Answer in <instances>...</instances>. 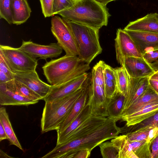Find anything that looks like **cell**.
I'll list each match as a JSON object with an SVG mask.
<instances>
[{"label": "cell", "instance_id": "6da1fadb", "mask_svg": "<svg viewBox=\"0 0 158 158\" xmlns=\"http://www.w3.org/2000/svg\"><path fill=\"white\" fill-rule=\"evenodd\" d=\"M107 117L97 129L78 139L56 145L42 158H73L81 149L87 148L91 151L102 143L115 138L121 133V128L117 126L116 121Z\"/></svg>", "mask_w": 158, "mask_h": 158}, {"label": "cell", "instance_id": "7a4b0ae2", "mask_svg": "<svg viewBox=\"0 0 158 158\" xmlns=\"http://www.w3.org/2000/svg\"><path fill=\"white\" fill-rule=\"evenodd\" d=\"M90 68L89 64L82 61L78 56L66 55L46 62L42 67L44 76L52 86L77 78Z\"/></svg>", "mask_w": 158, "mask_h": 158}, {"label": "cell", "instance_id": "3957f363", "mask_svg": "<svg viewBox=\"0 0 158 158\" xmlns=\"http://www.w3.org/2000/svg\"><path fill=\"white\" fill-rule=\"evenodd\" d=\"M58 15L64 19L99 29L106 26L110 16L106 6L94 0H79L76 1L70 8Z\"/></svg>", "mask_w": 158, "mask_h": 158}, {"label": "cell", "instance_id": "277c9868", "mask_svg": "<svg viewBox=\"0 0 158 158\" xmlns=\"http://www.w3.org/2000/svg\"><path fill=\"white\" fill-rule=\"evenodd\" d=\"M71 94L51 102H46L41 120L42 133L56 130L70 112L88 83Z\"/></svg>", "mask_w": 158, "mask_h": 158}, {"label": "cell", "instance_id": "5b68a950", "mask_svg": "<svg viewBox=\"0 0 158 158\" xmlns=\"http://www.w3.org/2000/svg\"><path fill=\"white\" fill-rule=\"evenodd\" d=\"M65 20L75 38L78 51V56L82 61L89 64L102 51L99 40V29Z\"/></svg>", "mask_w": 158, "mask_h": 158}, {"label": "cell", "instance_id": "8992f818", "mask_svg": "<svg viewBox=\"0 0 158 158\" xmlns=\"http://www.w3.org/2000/svg\"><path fill=\"white\" fill-rule=\"evenodd\" d=\"M0 54L14 74L35 70L38 60L19 48L0 45Z\"/></svg>", "mask_w": 158, "mask_h": 158}, {"label": "cell", "instance_id": "52a82bcc", "mask_svg": "<svg viewBox=\"0 0 158 158\" xmlns=\"http://www.w3.org/2000/svg\"><path fill=\"white\" fill-rule=\"evenodd\" d=\"M51 32L67 56H78L75 38L66 21L57 16L52 18Z\"/></svg>", "mask_w": 158, "mask_h": 158}, {"label": "cell", "instance_id": "ba28073f", "mask_svg": "<svg viewBox=\"0 0 158 158\" xmlns=\"http://www.w3.org/2000/svg\"><path fill=\"white\" fill-rule=\"evenodd\" d=\"M114 40L116 60L121 66L127 57H143L134 42L123 30L118 29Z\"/></svg>", "mask_w": 158, "mask_h": 158}, {"label": "cell", "instance_id": "9c48e42d", "mask_svg": "<svg viewBox=\"0 0 158 158\" xmlns=\"http://www.w3.org/2000/svg\"><path fill=\"white\" fill-rule=\"evenodd\" d=\"M19 48L34 58H39L45 60L59 56L63 50L57 43L43 45L35 43L31 40H23Z\"/></svg>", "mask_w": 158, "mask_h": 158}, {"label": "cell", "instance_id": "30bf717a", "mask_svg": "<svg viewBox=\"0 0 158 158\" xmlns=\"http://www.w3.org/2000/svg\"><path fill=\"white\" fill-rule=\"evenodd\" d=\"M89 80L85 73L72 80L56 85H51L49 91L44 100L46 102L56 100L75 91L86 84Z\"/></svg>", "mask_w": 158, "mask_h": 158}, {"label": "cell", "instance_id": "8fae6325", "mask_svg": "<svg viewBox=\"0 0 158 158\" xmlns=\"http://www.w3.org/2000/svg\"><path fill=\"white\" fill-rule=\"evenodd\" d=\"M110 99L106 97L102 87L91 82L88 103L90 107L92 114L108 117L107 108Z\"/></svg>", "mask_w": 158, "mask_h": 158}, {"label": "cell", "instance_id": "7c38bea8", "mask_svg": "<svg viewBox=\"0 0 158 158\" xmlns=\"http://www.w3.org/2000/svg\"><path fill=\"white\" fill-rule=\"evenodd\" d=\"M122 66L131 77L149 78L155 73L143 57H127L124 59Z\"/></svg>", "mask_w": 158, "mask_h": 158}, {"label": "cell", "instance_id": "4fadbf2b", "mask_svg": "<svg viewBox=\"0 0 158 158\" xmlns=\"http://www.w3.org/2000/svg\"><path fill=\"white\" fill-rule=\"evenodd\" d=\"M15 79L23 83L43 99L48 94L51 85L42 81L35 70L14 74Z\"/></svg>", "mask_w": 158, "mask_h": 158}, {"label": "cell", "instance_id": "5bb4252c", "mask_svg": "<svg viewBox=\"0 0 158 158\" xmlns=\"http://www.w3.org/2000/svg\"><path fill=\"white\" fill-rule=\"evenodd\" d=\"M123 30L133 40L143 55L158 50V33Z\"/></svg>", "mask_w": 158, "mask_h": 158}, {"label": "cell", "instance_id": "9a60e30c", "mask_svg": "<svg viewBox=\"0 0 158 158\" xmlns=\"http://www.w3.org/2000/svg\"><path fill=\"white\" fill-rule=\"evenodd\" d=\"M149 77L135 78L129 77L127 92L123 111L127 108L145 92L149 86Z\"/></svg>", "mask_w": 158, "mask_h": 158}, {"label": "cell", "instance_id": "2e32d148", "mask_svg": "<svg viewBox=\"0 0 158 158\" xmlns=\"http://www.w3.org/2000/svg\"><path fill=\"white\" fill-rule=\"evenodd\" d=\"M123 30L158 33V13L148 14L130 22Z\"/></svg>", "mask_w": 158, "mask_h": 158}, {"label": "cell", "instance_id": "e0dca14e", "mask_svg": "<svg viewBox=\"0 0 158 158\" xmlns=\"http://www.w3.org/2000/svg\"><path fill=\"white\" fill-rule=\"evenodd\" d=\"M107 118V117L97 116L92 114L62 144L78 139L94 131L105 123Z\"/></svg>", "mask_w": 158, "mask_h": 158}, {"label": "cell", "instance_id": "ac0fdd59", "mask_svg": "<svg viewBox=\"0 0 158 158\" xmlns=\"http://www.w3.org/2000/svg\"><path fill=\"white\" fill-rule=\"evenodd\" d=\"M90 83L91 81L89 80L83 93L75 103L68 116L56 130L57 135L61 133L70 124L87 103Z\"/></svg>", "mask_w": 158, "mask_h": 158}, {"label": "cell", "instance_id": "d6986e66", "mask_svg": "<svg viewBox=\"0 0 158 158\" xmlns=\"http://www.w3.org/2000/svg\"><path fill=\"white\" fill-rule=\"evenodd\" d=\"M158 110V101L153 102L145 105L136 111L122 118L125 121V126L129 127L138 123L151 116Z\"/></svg>", "mask_w": 158, "mask_h": 158}, {"label": "cell", "instance_id": "ffe728a7", "mask_svg": "<svg viewBox=\"0 0 158 158\" xmlns=\"http://www.w3.org/2000/svg\"><path fill=\"white\" fill-rule=\"evenodd\" d=\"M11 9L12 23L16 25L25 23L31 12L27 0H11Z\"/></svg>", "mask_w": 158, "mask_h": 158}, {"label": "cell", "instance_id": "44dd1931", "mask_svg": "<svg viewBox=\"0 0 158 158\" xmlns=\"http://www.w3.org/2000/svg\"><path fill=\"white\" fill-rule=\"evenodd\" d=\"M92 114L90 106L86 104L79 114L61 133L57 135L56 145L63 143L68 137Z\"/></svg>", "mask_w": 158, "mask_h": 158}, {"label": "cell", "instance_id": "7402d4cb", "mask_svg": "<svg viewBox=\"0 0 158 158\" xmlns=\"http://www.w3.org/2000/svg\"><path fill=\"white\" fill-rule=\"evenodd\" d=\"M39 101L32 100L8 90L0 85V104L1 105H24L34 104Z\"/></svg>", "mask_w": 158, "mask_h": 158}, {"label": "cell", "instance_id": "603a6c76", "mask_svg": "<svg viewBox=\"0 0 158 158\" xmlns=\"http://www.w3.org/2000/svg\"><path fill=\"white\" fill-rule=\"evenodd\" d=\"M0 85L9 91L29 99L35 101L43 99L40 96L26 85L15 79L4 83H1Z\"/></svg>", "mask_w": 158, "mask_h": 158}, {"label": "cell", "instance_id": "cb8c5ba5", "mask_svg": "<svg viewBox=\"0 0 158 158\" xmlns=\"http://www.w3.org/2000/svg\"><path fill=\"white\" fill-rule=\"evenodd\" d=\"M156 101H158V94L151 88L149 85L148 88L143 95L127 108L123 111L121 119L134 113L143 106Z\"/></svg>", "mask_w": 158, "mask_h": 158}, {"label": "cell", "instance_id": "d4e9b609", "mask_svg": "<svg viewBox=\"0 0 158 158\" xmlns=\"http://www.w3.org/2000/svg\"><path fill=\"white\" fill-rule=\"evenodd\" d=\"M125 97L116 92L110 99L107 108L108 117L117 122L120 120Z\"/></svg>", "mask_w": 158, "mask_h": 158}, {"label": "cell", "instance_id": "484cf974", "mask_svg": "<svg viewBox=\"0 0 158 158\" xmlns=\"http://www.w3.org/2000/svg\"><path fill=\"white\" fill-rule=\"evenodd\" d=\"M111 141L118 151V158H138L133 152L126 135L118 136L112 139Z\"/></svg>", "mask_w": 158, "mask_h": 158}, {"label": "cell", "instance_id": "4316f807", "mask_svg": "<svg viewBox=\"0 0 158 158\" xmlns=\"http://www.w3.org/2000/svg\"><path fill=\"white\" fill-rule=\"evenodd\" d=\"M156 127H158V110L151 116L138 123L128 127L125 126L121 128V133L126 132V134L134 131L150 130Z\"/></svg>", "mask_w": 158, "mask_h": 158}, {"label": "cell", "instance_id": "83f0119b", "mask_svg": "<svg viewBox=\"0 0 158 158\" xmlns=\"http://www.w3.org/2000/svg\"><path fill=\"white\" fill-rule=\"evenodd\" d=\"M0 122L2 125L10 145H14L20 149H23L14 132L10 121L8 114L4 107L0 108Z\"/></svg>", "mask_w": 158, "mask_h": 158}, {"label": "cell", "instance_id": "f1b7e54d", "mask_svg": "<svg viewBox=\"0 0 158 158\" xmlns=\"http://www.w3.org/2000/svg\"><path fill=\"white\" fill-rule=\"evenodd\" d=\"M116 77V91L125 97L127 92L129 77L123 66L114 68Z\"/></svg>", "mask_w": 158, "mask_h": 158}, {"label": "cell", "instance_id": "f546056e", "mask_svg": "<svg viewBox=\"0 0 158 158\" xmlns=\"http://www.w3.org/2000/svg\"><path fill=\"white\" fill-rule=\"evenodd\" d=\"M106 63L102 60L99 61L93 67L92 70L91 79V83L99 85L104 90V69Z\"/></svg>", "mask_w": 158, "mask_h": 158}, {"label": "cell", "instance_id": "4dcf8cb0", "mask_svg": "<svg viewBox=\"0 0 158 158\" xmlns=\"http://www.w3.org/2000/svg\"><path fill=\"white\" fill-rule=\"evenodd\" d=\"M132 150L138 158H151L150 142L130 141Z\"/></svg>", "mask_w": 158, "mask_h": 158}, {"label": "cell", "instance_id": "1f68e13d", "mask_svg": "<svg viewBox=\"0 0 158 158\" xmlns=\"http://www.w3.org/2000/svg\"><path fill=\"white\" fill-rule=\"evenodd\" d=\"M99 146L103 158H118V151L111 141L103 142Z\"/></svg>", "mask_w": 158, "mask_h": 158}, {"label": "cell", "instance_id": "d6a6232c", "mask_svg": "<svg viewBox=\"0 0 158 158\" xmlns=\"http://www.w3.org/2000/svg\"><path fill=\"white\" fill-rule=\"evenodd\" d=\"M11 2V0H0V18L10 24L12 23Z\"/></svg>", "mask_w": 158, "mask_h": 158}, {"label": "cell", "instance_id": "836d02e7", "mask_svg": "<svg viewBox=\"0 0 158 158\" xmlns=\"http://www.w3.org/2000/svg\"><path fill=\"white\" fill-rule=\"evenodd\" d=\"M75 2L73 0H54L52 15L58 14L60 12L70 8Z\"/></svg>", "mask_w": 158, "mask_h": 158}, {"label": "cell", "instance_id": "e575fe53", "mask_svg": "<svg viewBox=\"0 0 158 158\" xmlns=\"http://www.w3.org/2000/svg\"><path fill=\"white\" fill-rule=\"evenodd\" d=\"M150 131H134L127 133L125 135L129 141L147 142Z\"/></svg>", "mask_w": 158, "mask_h": 158}, {"label": "cell", "instance_id": "d590c367", "mask_svg": "<svg viewBox=\"0 0 158 158\" xmlns=\"http://www.w3.org/2000/svg\"><path fill=\"white\" fill-rule=\"evenodd\" d=\"M116 91V82L105 77L104 92L106 97L110 99Z\"/></svg>", "mask_w": 158, "mask_h": 158}, {"label": "cell", "instance_id": "8d00e7d4", "mask_svg": "<svg viewBox=\"0 0 158 158\" xmlns=\"http://www.w3.org/2000/svg\"><path fill=\"white\" fill-rule=\"evenodd\" d=\"M42 13L45 18L52 15V10L54 0H40Z\"/></svg>", "mask_w": 158, "mask_h": 158}, {"label": "cell", "instance_id": "74e56055", "mask_svg": "<svg viewBox=\"0 0 158 158\" xmlns=\"http://www.w3.org/2000/svg\"><path fill=\"white\" fill-rule=\"evenodd\" d=\"M0 72L5 74L11 80L15 79L14 75L10 70L2 56L0 54Z\"/></svg>", "mask_w": 158, "mask_h": 158}, {"label": "cell", "instance_id": "f35d334b", "mask_svg": "<svg viewBox=\"0 0 158 158\" xmlns=\"http://www.w3.org/2000/svg\"><path fill=\"white\" fill-rule=\"evenodd\" d=\"M151 158H158V134L150 141Z\"/></svg>", "mask_w": 158, "mask_h": 158}, {"label": "cell", "instance_id": "ab89813d", "mask_svg": "<svg viewBox=\"0 0 158 158\" xmlns=\"http://www.w3.org/2000/svg\"><path fill=\"white\" fill-rule=\"evenodd\" d=\"M105 77L113 81L116 83V77L115 71L114 68H113L110 65L105 64L104 69Z\"/></svg>", "mask_w": 158, "mask_h": 158}, {"label": "cell", "instance_id": "60d3db41", "mask_svg": "<svg viewBox=\"0 0 158 158\" xmlns=\"http://www.w3.org/2000/svg\"><path fill=\"white\" fill-rule=\"evenodd\" d=\"M143 58L149 64L155 61L158 59V50L144 54Z\"/></svg>", "mask_w": 158, "mask_h": 158}, {"label": "cell", "instance_id": "b9f144b4", "mask_svg": "<svg viewBox=\"0 0 158 158\" xmlns=\"http://www.w3.org/2000/svg\"><path fill=\"white\" fill-rule=\"evenodd\" d=\"M91 152L87 148L81 149L76 152L73 158H88L90 156Z\"/></svg>", "mask_w": 158, "mask_h": 158}, {"label": "cell", "instance_id": "7bdbcfd3", "mask_svg": "<svg viewBox=\"0 0 158 158\" xmlns=\"http://www.w3.org/2000/svg\"><path fill=\"white\" fill-rule=\"evenodd\" d=\"M149 85L151 88L158 94V81L149 78Z\"/></svg>", "mask_w": 158, "mask_h": 158}, {"label": "cell", "instance_id": "ee69618b", "mask_svg": "<svg viewBox=\"0 0 158 158\" xmlns=\"http://www.w3.org/2000/svg\"><path fill=\"white\" fill-rule=\"evenodd\" d=\"M158 134V127L154 128L149 131L147 142H150L151 140Z\"/></svg>", "mask_w": 158, "mask_h": 158}, {"label": "cell", "instance_id": "f6af8a7d", "mask_svg": "<svg viewBox=\"0 0 158 158\" xmlns=\"http://www.w3.org/2000/svg\"><path fill=\"white\" fill-rule=\"evenodd\" d=\"M8 137L6 134L4 127L0 122V141L5 139H8Z\"/></svg>", "mask_w": 158, "mask_h": 158}, {"label": "cell", "instance_id": "bcb514c9", "mask_svg": "<svg viewBox=\"0 0 158 158\" xmlns=\"http://www.w3.org/2000/svg\"><path fill=\"white\" fill-rule=\"evenodd\" d=\"M98 4L103 6H106L109 2L115 0H94Z\"/></svg>", "mask_w": 158, "mask_h": 158}, {"label": "cell", "instance_id": "7dc6e473", "mask_svg": "<svg viewBox=\"0 0 158 158\" xmlns=\"http://www.w3.org/2000/svg\"><path fill=\"white\" fill-rule=\"evenodd\" d=\"M150 65L155 72L158 71V59Z\"/></svg>", "mask_w": 158, "mask_h": 158}, {"label": "cell", "instance_id": "c3c4849f", "mask_svg": "<svg viewBox=\"0 0 158 158\" xmlns=\"http://www.w3.org/2000/svg\"><path fill=\"white\" fill-rule=\"evenodd\" d=\"M0 158H12L11 156H10L5 153L2 150L0 151Z\"/></svg>", "mask_w": 158, "mask_h": 158}, {"label": "cell", "instance_id": "681fc988", "mask_svg": "<svg viewBox=\"0 0 158 158\" xmlns=\"http://www.w3.org/2000/svg\"><path fill=\"white\" fill-rule=\"evenodd\" d=\"M149 78L158 81V74L155 73L149 77Z\"/></svg>", "mask_w": 158, "mask_h": 158}, {"label": "cell", "instance_id": "f907efd6", "mask_svg": "<svg viewBox=\"0 0 158 158\" xmlns=\"http://www.w3.org/2000/svg\"><path fill=\"white\" fill-rule=\"evenodd\" d=\"M73 0L74 1H75V2H76V1H77L79 0Z\"/></svg>", "mask_w": 158, "mask_h": 158}, {"label": "cell", "instance_id": "816d5d0a", "mask_svg": "<svg viewBox=\"0 0 158 158\" xmlns=\"http://www.w3.org/2000/svg\"><path fill=\"white\" fill-rule=\"evenodd\" d=\"M155 73H157V74H158V71L156 72Z\"/></svg>", "mask_w": 158, "mask_h": 158}]
</instances>
